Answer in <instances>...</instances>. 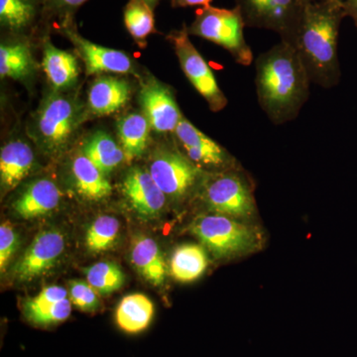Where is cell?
Wrapping results in <instances>:
<instances>
[{"label": "cell", "mask_w": 357, "mask_h": 357, "mask_svg": "<svg viewBox=\"0 0 357 357\" xmlns=\"http://www.w3.org/2000/svg\"><path fill=\"white\" fill-rule=\"evenodd\" d=\"M344 17V0L307 2L292 31L281 39L295 49L312 83L321 88L337 86L342 77L337 41Z\"/></svg>", "instance_id": "1"}, {"label": "cell", "mask_w": 357, "mask_h": 357, "mask_svg": "<svg viewBox=\"0 0 357 357\" xmlns=\"http://www.w3.org/2000/svg\"><path fill=\"white\" fill-rule=\"evenodd\" d=\"M174 135L184 149L185 156L199 168H229L234 163V159L222 145L202 132L185 117L178 124Z\"/></svg>", "instance_id": "13"}, {"label": "cell", "mask_w": 357, "mask_h": 357, "mask_svg": "<svg viewBox=\"0 0 357 357\" xmlns=\"http://www.w3.org/2000/svg\"><path fill=\"white\" fill-rule=\"evenodd\" d=\"M70 312H72V302L69 298H67L33 317L28 321L38 328H51L67 321L70 318Z\"/></svg>", "instance_id": "32"}, {"label": "cell", "mask_w": 357, "mask_h": 357, "mask_svg": "<svg viewBox=\"0 0 357 357\" xmlns=\"http://www.w3.org/2000/svg\"><path fill=\"white\" fill-rule=\"evenodd\" d=\"M154 317V305L143 294L126 296L117 307L115 323L126 335H139L149 328Z\"/></svg>", "instance_id": "21"}, {"label": "cell", "mask_w": 357, "mask_h": 357, "mask_svg": "<svg viewBox=\"0 0 357 357\" xmlns=\"http://www.w3.org/2000/svg\"><path fill=\"white\" fill-rule=\"evenodd\" d=\"M122 192L140 217L154 218L163 210L166 195L155 183L149 171L134 167L122 182Z\"/></svg>", "instance_id": "14"}, {"label": "cell", "mask_w": 357, "mask_h": 357, "mask_svg": "<svg viewBox=\"0 0 357 357\" xmlns=\"http://www.w3.org/2000/svg\"><path fill=\"white\" fill-rule=\"evenodd\" d=\"M69 293L60 286H50L45 288L38 296L28 300L24 304V316L27 321L55 305L56 303L67 299Z\"/></svg>", "instance_id": "30"}, {"label": "cell", "mask_w": 357, "mask_h": 357, "mask_svg": "<svg viewBox=\"0 0 357 357\" xmlns=\"http://www.w3.org/2000/svg\"><path fill=\"white\" fill-rule=\"evenodd\" d=\"M244 21L237 7L232 9L208 6L199 9L188 32L229 51L237 64H252L253 53L244 38Z\"/></svg>", "instance_id": "3"}, {"label": "cell", "mask_w": 357, "mask_h": 357, "mask_svg": "<svg viewBox=\"0 0 357 357\" xmlns=\"http://www.w3.org/2000/svg\"><path fill=\"white\" fill-rule=\"evenodd\" d=\"M202 196L206 208L218 215L248 218L255 213L251 185L245 176L236 170H227L208 178Z\"/></svg>", "instance_id": "5"}, {"label": "cell", "mask_w": 357, "mask_h": 357, "mask_svg": "<svg viewBox=\"0 0 357 357\" xmlns=\"http://www.w3.org/2000/svg\"><path fill=\"white\" fill-rule=\"evenodd\" d=\"M149 173L166 197L180 199L198 185L203 171L175 148H162L149 165Z\"/></svg>", "instance_id": "7"}, {"label": "cell", "mask_w": 357, "mask_h": 357, "mask_svg": "<svg viewBox=\"0 0 357 357\" xmlns=\"http://www.w3.org/2000/svg\"><path fill=\"white\" fill-rule=\"evenodd\" d=\"M150 128L146 116L143 114H129L119 119L117 132L128 161L144 153L149 141Z\"/></svg>", "instance_id": "23"}, {"label": "cell", "mask_w": 357, "mask_h": 357, "mask_svg": "<svg viewBox=\"0 0 357 357\" xmlns=\"http://www.w3.org/2000/svg\"><path fill=\"white\" fill-rule=\"evenodd\" d=\"M131 260L141 276L152 285L161 286L165 281L166 265L158 244L147 236L136 237L133 241Z\"/></svg>", "instance_id": "22"}, {"label": "cell", "mask_w": 357, "mask_h": 357, "mask_svg": "<svg viewBox=\"0 0 357 357\" xmlns=\"http://www.w3.org/2000/svg\"><path fill=\"white\" fill-rule=\"evenodd\" d=\"M34 154L29 145L21 140L7 143L0 152V181L3 191H10L22 182L32 170Z\"/></svg>", "instance_id": "17"}, {"label": "cell", "mask_w": 357, "mask_h": 357, "mask_svg": "<svg viewBox=\"0 0 357 357\" xmlns=\"http://www.w3.org/2000/svg\"><path fill=\"white\" fill-rule=\"evenodd\" d=\"M245 27L277 32L281 39L292 31L302 13L301 0H236Z\"/></svg>", "instance_id": "9"}, {"label": "cell", "mask_w": 357, "mask_h": 357, "mask_svg": "<svg viewBox=\"0 0 357 357\" xmlns=\"http://www.w3.org/2000/svg\"><path fill=\"white\" fill-rule=\"evenodd\" d=\"M61 197L60 190L53 181L40 178L27 185L14 202L13 210L26 220L44 217L57 208Z\"/></svg>", "instance_id": "15"}, {"label": "cell", "mask_w": 357, "mask_h": 357, "mask_svg": "<svg viewBox=\"0 0 357 357\" xmlns=\"http://www.w3.org/2000/svg\"><path fill=\"white\" fill-rule=\"evenodd\" d=\"M33 70V59L28 42L14 41L0 46V76L23 79Z\"/></svg>", "instance_id": "26"}, {"label": "cell", "mask_w": 357, "mask_h": 357, "mask_svg": "<svg viewBox=\"0 0 357 357\" xmlns=\"http://www.w3.org/2000/svg\"><path fill=\"white\" fill-rule=\"evenodd\" d=\"M119 222L110 215H102L96 218L86 231V248L93 253L109 250L119 238Z\"/></svg>", "instance_id": "29"}, {"label": "cell", "mask_w": 357, "mask_h": 357, "mask_svg": "<svg viewBox=\"0 0 357 357\" xmlns=\"http://www.w3.org/2000/svg\"><path fill=\"white\" fill-rule=\"evenodd\" d=\"M86 282L98 296H109L123 286L126 276L119 265L102 261L84 269Z\"/></svg>", "instance_id": "28"}, {"label": "cell", "mask_w": 357, "mask_h": 357, "mask_svg": "<svg viewBox=\"0 0 357 357\" xmlns=\"http://www.w3.org/2000/svg\"><path fill=\"white\" fill-rule=\"evenodd\" d=\"M189 36L187 26L183 25L181 29L171 32L167 38L173 44L181 68L192 86L206 100L211 112H220L227 107L229 100L218 86L210 66Z\"/></svg>", "instance_id": "6"}, {"label": "cell", "mask_w": 357, "mask_h": 357, "mask_svg": "<svg viewBox=\"0 0 357 357\" xmlns=\"http://www.w3.org/2000/svg\"><path fill=\"white\" fill-rule=\"evenodd\" d=\"M73 23L72 20L60 24L61 32L76 47L88 75L102 73L134 74L133 62L128 54L89 41L77 33Z\"/></svg>", "instance_id": "11"}, {"label": "cell", "mask_w": 357, "mask_h": 357, "mask_svg": "<svg viewBox=\"0 0 357 357\" xmlns=\"http://www.w3.org/2000/svg\"><path fill=\"white\" fill-rule=\"evenodd\" d=\"M88 0H40L47 18H60L61 24L73 20V14Z\"/></svg>", "instance_id": "33"}, {"label": "cell", "mask_w": 357, "mask_h": 357, "mask_svg": "<svg viewBox=\"0 0 357 357\" xmlns=\"http://www.w3.org/2000/svg\"><path fill=\"white\" fill-rule=\"evenodd\" d=\"M191 230L218 258L248 255L259 246V234L255 229L227 215H201Z\"/></svg>", "instance_id": "4"}, {"label": "cell", "mask_w": 357, "mask_h": 357, "mask_svg": "<svg viewBox=\"0 0 357 357\" xmlns=\"http://www.w3.org/2000/svg\"><path fill=\"white\" fill-rule=\"evenodd\" d=\"M43 17L47 18L40 0H0V24L10 34L29 33Z\"/></svg>", "instance_id": "19"}, {"label": "cell", "mask_w": 357, "mask_h": 357, "mask_svg": "<svg viewBox=\"0 0 357 357\" xmlns=\"http://www.w3.org/2000/svg\"><path fill=\"white\" fill-rule=\"evenodd\" d=\"M44 72L51 86L57 91H66L76 84L79 77V63L70 52L56 48L50 40L44 41Z\"/></svg>", "instance_id": "18"}, {"label": "cell", "mask_w": 357, "mask_h": 357, "mask_svg": "<svg viewBox=\"0 0 357 357\" xmlns=\"http://www.w3.org/2000/svg\"><path fill=\"white\" fill-rule=\"evenodd\" d=\"M208 256L202 246L197 244H183L176 249L171 259V274L177 281L197 280L206 271Z\"/></svg>", "instance_id": "25"}, {"label": "cell", "mask_w": 357, "mask_h": 357, "mask_svg": "<svg viewBox=\"0 0 357 357\" xmlns=\"http://www.w3.org/2000/svg\"><path fill=\"white\" fill-rule=\"evenodd\" d=\"M72 174L77 192L89 201L98 202L109 198L112 187L107 175L103 174L82 153L73 160Z\"/></svg>", "instance_id": "20"}, {"label": "cell", "mask_w": 357, "mask_h": 357, "mask_svg": "<svg viewBox=\"0 0 357 357\" xmlns=\"http://www.w3.org/2000/svg\"><path fill=\"white\" fill-rule=\"evenodd\" d=\"M124 24L129 34L140 46L156 32L153 8L143 0H129L123 11Z\"/></svg>", "instance_id": "27"}, {"label": "cell", "mask_w": 357, "mask_h": 357, "mask_svg": "<svg viewBox=\"0 0 357 357\" xmlns=\"http://www.w3.org/2000/svg\"><path fill=\"white\" fill-rule=\"evenodd\" d=\"M20 238L13 227L8 222H3L0 227V270L1 273L6 271L9 261L16 252Z\"/></svg>", "instance_id": "34"}, {"label": "cell", "mask_w": 357, "mask_h": 357, "mask_svg": "<svg viewBox=\"0 0 357 357\" xmlns=\"http://www.w3.org/2000/svg\"><path fill=\"white\" fill-rule=\"evenodd\" d=\"M81 119V110L74 100L62 96H50L37 115V133L42 144L50 151H59L69 142Z\"/></svg>", "instance_id": "8"}, {"label": "cell", "mask_w": 357, "mask_h": 357, "mask_svg": "<svg viewBox=\"0 0 357 357\" xmlns=\"http://www.w3.org/2000/svg\"><path fill=\"white\" fill-rule=\"evenodd\" d=\"M129 98L130 84L128 81L121 77L102 76L89 88V110L98 116L114 114L128 103Z\"/></svg>", "instance_id": "16"}, {"label": "cell", "mask_w": 357, "mask_h": 357, "mask_svg": "<svg viewBox=\"0 0 357 357\" xmlns=\"http://www.w3.org/2000/svg\"><path fill=\"white\" fill-rule=\"evenodd\" d=\"M83 154L105 175L112 172L126 160L121 144L115 142L109 134L102 131L93 134L86 140L83 147Z\"/></svg>", "instance_id": "24"}, {"label": "cell", "mask_w": 357, "mask_h": 357, "mask_svg": "<svg viewBox=\"0 0 357 357\" xmlns=\"http://www.w3.org/2000/svg\"><path fill=\"white\" fill-rule=\"evenodd\" d=\"M140 103L150 126L159 133L175 132L184 117L171 89L155 79L142 84Z\"/></svg>", "instance_id": "12"}, {"label": "cell", "mask_w": 357, "mask_h": 357, "mask_svg": "<svg viewBox=\"0 0 357 357\" xmlns=\"http://www.w3.org/2000/svg\"><path fill=\"white\" fill-rule=\"evenodd\" d=\"M211 2L213 0H172L171 4L175 8L195 6H201L202 8H204V7L211 6Z\"/></svg>", "instance_id": "35"}, {"label": "cell", "mask_w": 357, "mask_h": 357, "mask_svg": "<svg viewBox=\"0 0 357 357\" xmlns=\"http://www.w3.org/2000/svg\"><path fill=\"white\" fill-rule=\"evenodd\" d=\"M69 299L79 311L84 312L98 311L100 306L98 293L88 282H70Z\"/></svg>", "instance_id": "31"}, {"label": "cell", "mask_w": 357, "mask_h": 357, "mask_svg": "<svg viewBox=\"0 0 357 357\" xmlns=\"http://www.w3.org/2000/svg\"><path fill=\"white\" fill-rule=\"evenodd\" d=\"M258 103L276 126L294 121L310 96L306 68L290 44L281 41L255 62Z\"/></svg>", "instance_id": "2"}, {"label": "cell", "mask_w": 357, "mask_h": 357, "mask_svg": "<svg viewBox=\"0 0 357 357\" xmlns=\"http://www.w3.org/2000/svg\"><path fill=\"white\" fill-rule=\"evenodd\" d=\"M143 1L146 2V3L149 4V6L154 9L155 7L157 6V4H158L159 0H143Z\"/></svg>", "instance_id": "37"}, {"label": "cell", "mask_w": 357, "mask_h": 357, "mask_svg": "<svg viewBox=\"0 0 357 357\" xmlns=\"http://www.w3.org/2000/svg\"><path fill=\"white\" fill-rule=\"evenodd\" d=\"M345 16H349L354 20L357 29V0H344Z\"/></svg>", "instance_id": "36"}, {"label": "cell", "mask_w": 357, "mask_h": 357, "mask_svg": "<svg viewBox=\"0 0 357 357\" xmlns=\"http://www.w3.org/2000/svg\"><path fill=\"white\" fill-rule=\"evenodd\" d=\"M65 250V239L57 230L39 232L13 268L14 279L28 282L55 266Z\"/></svg>", "instance_id": "10"}, {"label": "cell", "mask_w": 357, "mask_h": 357, "mask_svg": "<svg viewBox=\"0 0 357 357\" xmlns=\"http://www.w3.org/2000/svg\"><path fill=\"white\" fill-rule=\"evenodd\" d=\"M301 1H302L303 3H307V2L317 1V0H301Z\"/></svg>", "instance_id": "38"}]
</instances>
